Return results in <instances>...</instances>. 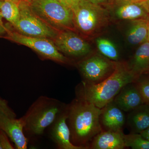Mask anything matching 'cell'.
<instances>
[{
	"label": "cell",
	"instance_id": "6da1fadb",
	"mask_svg": "<svg viewBox=\"0 0 149 149\" xmlns=\"http://www.w3.org/2000/svg\"><path fill=\"white\" fill-rule=\"evenodd\" d=\"M67 109L71 142L74 146L87 149L90 141L102 131V109L77 97L67 106Z\"/></svg>",
	"mask_w": 149,
	"mask_h": 149
},
{
	"label": "cell",
	"instance_id": "7a4b0ae2",
	"mask_svg": "<svg viewBox=\"0 0 149 149\" xmlns=\"http://www.w3.org/2000/svg\"><path fill=\"white\" fill-rule=\"evenodd\" d=\"M139 78L130 69L128 63L116 61L113 72L100 83L93 85L82 82L77 88V97L102 109L113 100L125 85L135 83Z\"/></svg>",
	"mask_w": 149,
	"mask_h": 149
},
{
	"label": "cell",
	"instance_id": "3957f363",
	"mask_svg": "<svg viewBox=\"0 0 149 149\" xmlns=\"http://www.w3.org/2000/svg\"><path fill=\"white\" fill-rule=\"evenodd\" d=\"M66 106L58 100L41 96L32 104L22 118L24 131L32 136L42 135Z\"/></svg>",
	"mask_w": 149,
	"mask_h": 149
},
{
	"label": "cell",
	"instance_id": "277c9868",
	"mask_svg": "<svg viewBox=\"0 0 149 149\" xmlns=\"http://www.w3.org/2000/svg\"><path fill=\"white\" fill-rule=\"evenodd\" d=\"M72 10L75 29L87 39L100 37L109 25L111 13L103 6L80 0Z\"/></svg>",
	"mask_w": 149,
	"mask_h": 149
},
{
	"label": "cell",
	"instance_id": "5b68a950",
	"mask_svg": "<svg viewBox=\"0 0 149 149\" xmlns=\"http://www.w3.org/2000/svg\"><path fill=\"white\" fill-rule=\"evenodd\" d=\"M32 11L57 31H76L72 9L58 0H33L29 3Z\"/></svg>",
	"mask_w": 149,
	"mask_h": 149
},
{
	"label": "cell",
	"instance_id": "8992f818",
	"mask_svg": "<svg viewBox=\"0 0 149 149\" xmlns=\"http://www.w3.org/2000/svg\"><path fill=\"white\" fill-rule=\"evenodd\" d=\"M19 18L13 26L15 31L28 37H41L53 40L58 34L57 31L46 24L36 15L31 8L29 3L20 0L18 3Z\"/></svg>",
	"mask_w": 149,
	"mask_h": 149
},
{
	"label": "cell",
	"instance_id": "52a82bcc",
	"mask_svg": "<svg viewBox=\"0 0 149 149\" xmlns=\"http://www.w3.org/2000/svg\"><path fill=\"white\" fill-rule=\"evenodd\" d=\"M2 37L30 48L43 58L63 64L69 62V60L58 51L51 39L24 36L15 30L12 31L9 28L5 36Z\"/></svg>",
	"mask_w": 149,
	"mask_h": 149
},
{
	"label": "cell",
	"instance_id": "ba28073f",
	"mask_svg": "<svg viewBox=\"0 0 149 149\" xmlns=\"http://www.w3.org/2000/svg\"><path fill=\"white\" fill-rule=\"evenodd\" d=\"M116 61L111 60L101 54L91 55L77 63L83 78V82L89 84L100 83L114 71Z\"/></svg>",
	"mask_w": 149,
	"mask_h": 149
},
{
	"label": "cell",
	"instance_id": "9c48e42d",
	"mask_svg": "<svg viewBox=\"0 0 149 149\" xmlns=\"http://www.w3.org/2000/svg\"><path fill=\"white\" fill-rule=\"evenodd\" d=\"M53 41L60 52L71 56H85L90 54L92 49L85 38L72 30L59 31Z\"/></svg>",
	"mask_w": 149,
	"mask_h": 149
},
{
	"label": "cell",
	"instance_id": "30bf717a",
	"mask_svg": "<svg viewBox=\"0 0 149 149\" xmlns=\"http://www.w3.org/2000/svg\"><path fill=\"white\" fill-rule=\"evenodd\" d=\"M67 109L66 107L59 114L51 125V139L59 149H85L74 146L70 141V132L68 125Z\"/></svg>",
	"mask_w": 149,
	"mask_h": 149
},
{
	"label": "cell",
	"instance_id": "8fae6325",
	"mask_svg": "<svg viewBox=\"0 0 149 149\" xmlns=\"http://www.w3.org/2000/svg\"><path fill=\"white\" fill-rule=\"evenodd\" d=\"M0 130L4 131L13 142L15 149H27L28 141L24 135L22 118L17 119L10 117L0 111Z\"/></svg>",
	"mask_w": 149,
	"mask_h": 149
},
{
	"label": "cell",
	"instance_id": "7c38bea8",
	"mask_svg": "<svg viewBox=\"0 0 149 149\" xmlns=\"http://www.w3.org/2000/svg\"><path fill=\"white\" fill-rule=\"evenodd\" d=\"M135 83H129L125 85L113 100L115 103L123 111H132L144 104Z\"/></svg>",
	"mask_w": 149,
	"mask_h": 149
},
{
	"label": "cell",
	"instance_id": "4fadbf2b",
	"mask_svg": "<svg viewBox=\"0 0 149 149\" xmlns=\"http://www.w3.org/2000/svg\"><path fill=\"white\" fill-rule=\"evenodd\" d=\"M117 6L115 8V17L120 20L149 19V15L146 10L141 3L120 0L115 3Z\"/></svg>",
	"mask_w": 149,
	"mask_h": 149
},
{
	"label": "cell",
	"instance_id": "5bb4252c",
	"mask_svg": "<svg viewBox=\"0 0 149 149\" xmlns=\"http://www.w3.org/2000/svg\"><path fill=\"white\" fill-rule=\"evenodd\" d=\"M100 120L107 130H122L125 124V115L113 101L102 109Z\"/></svg>",
	"mask_w": 149,
	"mask_h": 149
},
{
	"label": "cell",
	"instance_id": "9a60e30c",
	"mask_svg": "<svg viewBox=\"0 0 149 149\" xmlns=\"http://www.w3.org/2000/svg\"><path fill=\"white\" fill-rule=\"evenodd\" d=\"M122 130L102 131L93 139L91 148L93 149H123L125 148Z\"/></svg>",
	"mask_w": 149,
	"mask_h": 149
},
{
	"label": "cell",
	"instance_id": "2e32d148",
	"mask_svg": "<svg viewBox=\"0 0 149 149\" xmlns=\"http://www.w3.org/2000/svg\"><path fill=\"white\" fill-rule=\"evenodd\" d=\"M128 65L132 72L138 77L146 74L149 70V42L140 45Z\"/></svg>",
	"mask_w": 149,
	"mask_h": 149
},
{
	"label": "cell",
	"instance_id": "e0dca14e",
	"mask_svg": "<svg viewBox=\"0 0 149 149\" xmlns=\"http://www.w3.org/2000/svg\"><path fill=\"white\" fill-rule=\"evenodd\" d=\"M127 123L133 133H140L149 127V107L144 103L130 111Z\"/></svg>",
	"mask_w": 149,
	"mask_h": 149
},
{
	"label": "cell",
	"instance_id": "ac0fdd59",
	"mask_svg": "<svg viewBox=\"0 0 149 149\" xmlns=\"http://www.w3.org/2000/svg\"><path fill=\"white\" fill-rule=\"evenodd\" d=\"M149 19H136L131 21L126 38L132 45H141L148 40Z\"/></svg>",
	"mask_w": 149,
	"mask_h": 149
},
{
	"label": "cell",
	"instance_id": "d6986e66",
	"mask_svg": "<svg viewBox=\"0 0 149 149\" xmlns=\"http://www.w3.org/2000/svg\"><path fill=\"white\" fill-rule=\"evenodd\" d=\"M97 48L100 53L111 60L119 61V54L114 43L109 39L98 37L96 40Z\"/></svg>",
	"mask_w": 149,
	"mask_h": 149
},
{
	"label": "cell",
	"instance_id": "ffe728a7",
	"mask_svg": "<svg viewBox=\"0 0 149 149\" xmlns=\"http://www.w3.org/2000/svg\"><path fill=\"white\" fill-rule=\"evenodd\" d=\"M0 12L3 18L8 22L13 27L18 21L19 16V10L18 3L12 1L4 0Z\"/></svg>",
	"mask_w": 149,
	"mask_h": 149
},
{
	"label": "cell",
	"instance_id": "44dd1931",
	"mask_svg": "<svg viewBox=\"0 0 149 149\" xmlns=\"http://www.w3.org/2000/svg\"><path fill=\"white\" fill-rule=\"evenodd\" d=\"M125 147L133 149H149V141L144 139L140 133L124 135Z\"/></svg>",
	"mask_w": 149,
	"mask_h": 149
},
{
	"label": "cell",
	"instance_id": "7402d4cb",
	"mask_svg": "<svg viewBox=\"0 0 149 149\" xmlns=\"http://www.w3.org/2000/svg\"><path fill=\"white\" fill-rule=\"evenodd\" d=\"M136 83L144 103L149 102V77H140Z\"/></svg>",
	"mask_w": 149,
	"mask_h": 149
},
{
	"label": "cell",
	"instance_id": "603a6c76",
	"mask_svg": "<svg viewBox=\"0 0 149 149\" xmlns=\"http://www.w3.org/2000/svg\"><path fill=\"white\" fill-rule=\"evenodd\" d=\"M0 111L9 117L16 118V113L8 105V102L1 97H0Z\"/></svg>",
	"mask_w": 149,
	"mask_h": 149
},
{
	"label": "cell",
	"instance_id": "cb8c5ba5",
	"mask_svg": "<svg viewBox=\"0 0 149 149\" xmlns=\"http://www.w3.org/2000/svg\"><path fill=\"white\" fill-rule=\"evenodd\" d=\"M0 142L3 149H15L9 140V137L3 130H0Z\"/></svg>",
	"mask_w": 149,
	"mask_h": 149
},
{
	"label": "cell",
	"instance_id": "d4e9b609",
	"mask_svg": "<svg viewBox=\"0 0 149 149\" xmlns=\"http://www.w3.org/2000/svg\"><path fill=\"white\" fill-rule=\"evenodd\" d=\"M58 1L72 10L77 6L80 0H58Z\"/></svg>",
	"mask_w": 149,
	"mask_h": 149
},
{
	"label": "cell",
	"instance_id": "484cf974",
	"mask_svg": "<svg viewBox=\"0 0 149 149\" xmlns=\"http://www.w3.org/2000/svg\"><path fill=\"white\" fill-rule=\"evenodd\" d=\"M92 3L103 6L108 4H111V0H86Z\"/></svg>",
	"mask_w": 149,
	"mask_h": 149
},
{
	"label": "cell",
	"instance_id": "4316f807",
	"mask_svg": "<svg viewBox=\"0 0 149 149\" xmlns=\"http://www.w3.org/2000/svg\"><path fill=\"white\" fill-rule=\"evenodd\" d=\"M144 139L149 141V127L140 133Z\"/></svg>",
	"mask_w": 149,
	"mask_h": 149
},
{
	"label": "cell",
	"instance_id": "83f0119b",
	"mask_svg": "<svg viewBox=\"0 0 149 149\" xmlns=\"http://www.w3.org/2000/svg\"><path fill=\"white\" fill-rule=\"evenodd\" d=\"M8 30V28L7 27H6L5 25L0 24V36L6 34Z\"/></svg>",
	"mask_w": 149,
	"mask_h": 149
},
{
	"label": "cell",
	"instance_id": "f1b7e54d",
	"mask_svg": "<svg viewBox=\"0 0 149 149\" xmlns=\"http://www.w3.org/2000/svg\"><path fill=\"white\" fill-rule=\"evenodd\" d=\"M144 7L146 10L149 15V0H146L143 2L141 3Z\"/></svg>",
	"mask_w": 149,
	"mask_h": 149
},
{
	"label": "cell",
	"instance_id": "f546056e",
	"mask_svg": "<svg viewBox=\"0 0 149 149\" xmlns=\"http://www.w3.org/2000/svg\"><path fill=\"white\" fill-rule=\"evenodd\" d=\"M118 1H120V0H118ZM123 1H128L131 2L138 3H141L143 2L146 0H123Z\"/></svg>",
	"mask_w": 149,
	"mask_h": 149
},
{
	"label": "cell",
	"instance_id": "4dcf8cb0",
	"mask_svg": "<svg viewBox=\"0 0 149 149\" xmlns=\"http://www.w3.org/2000/svg\"><path fill=\"white\" fill-rule=\"evenodd\" d=\"M3 17L1 13L0 12V24L2 25H4L3 24Z\"/></svg>",
	"mask_w": 149,
	"mask_h": 149
},
{
	"label": "cell",
	"instance_id": "1f68e13d",
	"mask_svg": "<svg viewBox=\"0 0 149 149\" xmlns=\"http://www.w3.org/2000/svg\"><path fill=\"white\" fill-rule=\"evenodd\" d=\"M118 0H111V5H113L116 3Z\"/></svg>",
	"mask_w": 149,
	"mask_h": 149
},
{
	"label": "cell",
	"instance_id": "d6a6232c",
	"mask_svg": "<svg viewBox=\"0 0 149 149\" xmlns=\"http://www.w3.org/2000/svg\"><path fill=\"white\" fill-rule=\"evenodd\" d=\"M8 1H12L14 2L18 3L20 1V0H8Z\"/></svg>",
	"mask_w": 149,
	"mask_h": 149
},
{
	"label": "cell",
	"instance_id": "836d02e7",
	"mask_svg": "<svg viewBox=\"0 0 149 149\" xmlns=\"http://www.w3.org/2000/svg\"><path fill=\"white\" fill-rule=\"evenodd\" d=\"M4 0H0V9H1V6L2 5L3 2Z\"/></svg>",
	"mask_w": 149,
	"mask_h": 149
},
{
	"label": "cell",
	"instance_id": "e575fe53",
	"mask_svg": "<svg viewBox=\"0 0 149 149\" xmlns=\"http://www.w3.org/2000/svg\"><path fill=\"white\" fill-rule=\"evenodd\" d=\"M148 42H149V22L148 25Z\"/></svg>",
	"mask_w": 149,
	"mask_h": 149
},
{
	"label": "cell",
	"instance_id": "d590c367",
	"mask_svg": "<svg viewBox=\"0 0 149 149\" xmlns=\"http://www.w3.org/2000/svg\"><path fill=\"white\" fill-rule=\"evenodd\" d=\"M24 1L28 2V3H30L32 1H33V0H24Z\"/></svg>",
	"mask_w": 149,
	"mask_h": 149
},
{
	"label": "cell",
	"instance_id": "8d00e7d4",
	"mask_svg": "<svg viewBox=\"0 0 149 149\" xmlns=\"http://www.w3.org/2000/svg\"><path fill=\"white\" fill-rule=\"evenodd\" d=\"M0 149H3L1 145V142H0Z\"/></svg>",
	"mask_w": 149,
	"mask_h": 149
},
{
	"label": "cell",
	"instance_id": "74e56055",
	"mask_svg": "<svg viewBox=\"0 0 149 149\" xmlns=\"http://www.w3.org/2000/svg\"><path fill=\"white\" fill-rule=\"evenodd\" d=\"M146 74H149V70L148 71V72H147V73H146Z\"/></svg>",
	"mask_w": 149,
	"mask_h": 149
},
{
	"label": "cell",
	"instance_id": "f35d334b",
	"mask_svg": "<svg viewBox=\"0 0 149 149\" xmlns=\"http://www.w3.org/2000/svg\"><path fill=\"white\" fill-rule=\"evenodd\" d=\"M146 104H148V106H149V102L148 103H146Z\"/></svg>",
	"mask_w": 149,
	"mask_h": 149
}]
</instances>
